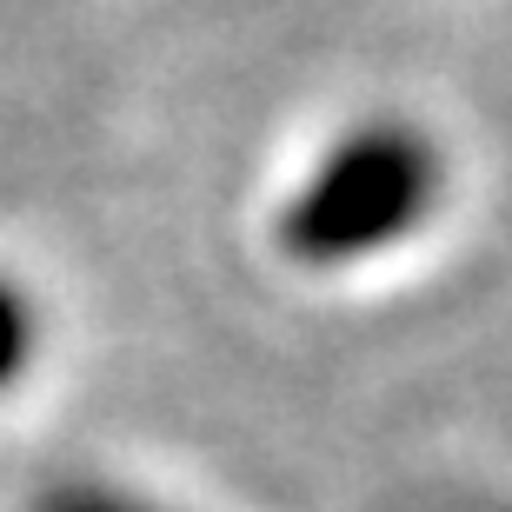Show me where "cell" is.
<instances>
[{
  "label": "cell",
  "mask_w": 512,
  "mask_h": 512,
  "mask_svg": "<svg viewBox=\"0 0 512 512\" xmlns=\"http://www.w3.org/2000/svg\"><path fill=\"white\" fill-rule=\"evenodd\" d=\"M40 353V313H34V293L20 280L0 273V393L27 380V366Z\"/></svg>",
  "instance_id": "2"
},
{
  "label": "cell",
  "mask_w": 512,
  "mask_h": 512,
  "mask_svg": "<svg viewBox=\"0 0 512 512\" xmlns=\"http://www.w3.org/2000/svg\"><path fill=\"white\" fill-rule=\"evenodd\" d=\"M27 512H167L140 493H120V486H100V479H60L47 493H34Z\"/></svg>",
  "instance_id": "3"
},
{
  "label": "cell",
  "mask_w": 512,
  "mask_h": 512,
  "mask_svg": "<svg viewBox=\"0 0 512 512\" xmlns=\"http://www.w3.org/2000/svg\"><path fill=\"white\" fill-rule=\"evenodd\" d=\"M446 193V160L413 120H360L313 160L293 200L280 207V253L293 266H353L399 247L433 220Z\"/></svg>",
  "instance_id": "1"
}]
</instances>
